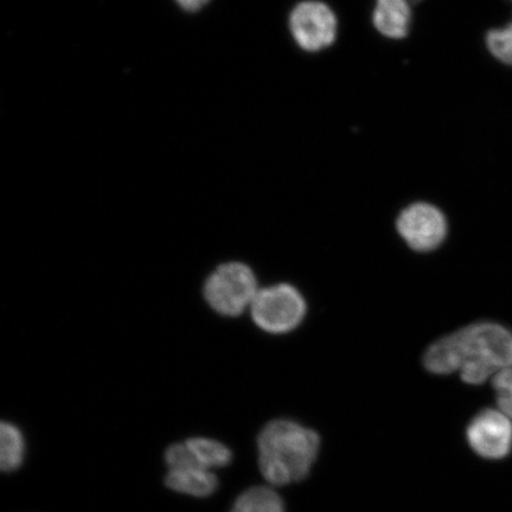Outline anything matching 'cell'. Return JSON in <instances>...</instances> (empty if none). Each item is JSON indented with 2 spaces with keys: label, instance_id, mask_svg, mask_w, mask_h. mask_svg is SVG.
Wrapping results in <instances>:
<instances>
[{
  "label": "cell",
  "instance_id": "8fae6325",
  "mask_svg": "<svg viewBox=\"0 0 512 512\" xmlns=\"http://www.w3.org/2000/svg\"><path fill=\"white\" fill-rule=\"evenodd\" d=\"M25 456V441L21 430L11 422L0 426V467L12 472L22 465Z\"/></svg>",
  "mask_w": 512,
  "mask_h": 512
},
{
  "label": "cell",
  "instance_id": "7a4b0ae2",
  "mask_svg": "<svg viewBox=\"0 0 512 512\" xmlns=\"http://www.w3.org/2000/svg\"><path fill=\"white\" fill-rule=\"evenodd\" d=\"M320 450L317 432L296 421L268 422L258 437L259 467L273 486L302 482L310 475Z\"/></svg>",
  "mask_w": 512,
  "mask_h": 512
},
{
  "label": "cell",
  "instance_id": "8992f818",
  "mask_svg": "<svg viewBox=\"0 0 512 512\" xmlns=\"http://www.w3.org/2000/svg\"><path fill=\"white\" fill-rule=\"evenodd\" d=\"M165 462L169 469L165 484L179 494L204 498L219 488L215 473L198 462L185 441L166 450Z\"/></svg>",
  "mask_w": 512,
  "mask_h": 512
},
{
  "label": "cell",
  "instance_id": "7c38bea8",
  "mask_svg": "<svg viewBox=\"0 0 512 512\" xmlns=\"http://www.w3.org/2000/svg\"><path fill=\"white\" fill-rule=\"evenodd\" d=\"M185 443L188 444L198 462L211 471L232 463V451L220 441L198 437L188 439Z\"/></svg>",
  "mask_w": 512,
  "mask_h": 512
},
{
  "label": "cell",
  "instance_id": "6da1fadb",
  "mask_svg": "<svg viewBox=\"0 0 512 512\" xmlns=\"http://www.w3.org/2000/svg\"><path fill=\"white\" fill-rule=\"evenodd\" d=\"M422 361L432 374L458 371L465 383L478 386L512 367V330L492 322L467 325L434 342Z\"/></svg>",
  "mask_w": 512,
  "mask_h": 512
},
{
  "label": "cell",
  "instance_id": "277c9868",
  "mask_svg": "<svg viewBox=\"0 0 512 512\" xmlns=\"http://www.w3.org/2000/svg\"><path fill=\"white\" fill-rule=\"evenodd\" d=\"M254 323L273 335L297 329L306 315V302L296 287L288 284L260 288L251 305Z\"/></svg>",
  "mask_w": 512,
  "mask_h": 512
},
{
  "label": "cell",
  "instance_id": "9a60e30c",
  "mask_svg": "<svg viewBox=\"0 0 512 512\" xmlns=\"http://www.w3.org/2000/svg\"><path fill=\"white\" fill-rule=\"evenodd\" d=\"M176 2L187 11H197L208 3V0H176Z\"/></svg>",
  "mask_w": 512,
  "mask_h": 512
},
{
  "label": "cell",
  "instance_id": "4fadbf2b",
  "mask_svg": "<svg viewBox=\"0 0 512 512\" xmlns=\"http://www.w3.org/2000/svg\"><path fill=\"white\" fill-rule=\"evenodd\" d=\"M486 46L498 61L512 66V22L507 27L491 30Z\"/></svg>",
  "mask_w": 512,
  "mask_h": 512
},
{
  "label": "cell",
  "instance_id": "5bb4252c",
  "mask_svg": "<svg viewBox=\"0 0 512 512\" xmlns=\"http://www.w3.org/2000/svg\"><path fill=\"white\" fill-rule=\"evenodd\" d=\"M499 411L512 420V367L499 371L492 377Z\"/></svg>",
  "mask_w": 512,
  "mask_h": 512
},
{
  "label": "cell",
  "instance_id": "9c48e42d",
  "mask_svg": "<svg viewBox=\"0 0 512 512\" xmlns=\"http://www.w3.org/2000/svg\"><path fill=\"white\" fill-rule=\"evenodd\" d=\"M415 0H376L373 24L390 40H402L409 34L413 21Z\"/></svg>",
  "mask_w": 512,
  "mask_h": 512
},
{
  "label": "cell",
  "instance_id": "52a82bcc",
  "mask_svg": "<svg viewBox=\"0 0 512 512\" xmlns=\"http://www.w3.org/2000/svg\"><path fill=\"white\" fill-rule=\"evenodd\" d=\"M396 229L409 248L428 253L443 245L448 226L443 211L431 203L416 202L401 211Z\"/></svg>",
  "mask_w": 512,
  "mask_h": 512
},
{
  "label": "cell",
  "instance_id": "30bf717a",
  "mask_svg": "<svg viewBox=\"0 0 512 512\" xmlns=\"http://www.w3.org/2000/svg\"><path fill=\"white\" fill-rule=\"evenodd\" d=\"M230 512H285V505L272 488L254 486L236 499Z\"/></svg>",
  "mask_w": 512,
  "mask_h": 512
},
{
  "label": "cell",
  "instance_id": "ba28073f",
  "mask_svg": "<svg viewBox=\"0 0 512 512\" xmlns=\"http://www.w3.org/2000/svg\"><path fill=\"white\" fill-rule=\"evenodd\" d=\"M466 439L479 457L499 460L512 450V422L509 416L496 409H483L467 426Z\"/></svg>",
  "mask_w": 512,
  "mask_h": 512
},
{
  "label": "cell",
  "instance_id": "5b68a950",
  "mask_svg": "<svg viewBox=\"0 0 512 512\" xmlns=\"http://www.w3.org/2000/svg\"><path fill=\"white\" fill-rule=\"evenodd\" d=\"M288 27L297 46L313 54L335 43L338 19L328 4L319 0H304L291 11Z\"/></svg>",
  "mask_w": 512,
  "mask_h": 512
},
{
  "label": "cell",
  "instance_id": "3957f363",
  "mask_svg": "<svg viewBox=\"0 0 512 512\" xmlns=\"http://www.w3.org/2000/svg\"><path fill=\"white\" fill-rule=\"evenodd\" d=\"M259 290L251 268L240 262H229L209 275L204 285V297L211 309L220 315L236 317L251 309Z\"/></svg>",
  "mask_w": 512,
  "mask_h": 512
}]
</instances>
